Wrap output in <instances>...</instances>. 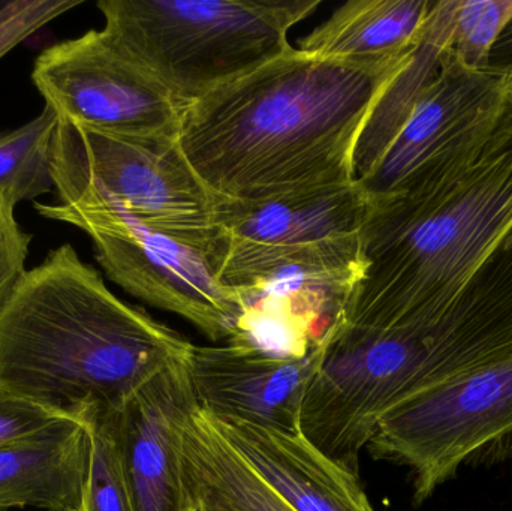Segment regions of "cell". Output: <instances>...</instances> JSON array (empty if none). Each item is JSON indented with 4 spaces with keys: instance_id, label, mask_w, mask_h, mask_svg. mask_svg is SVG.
<instances>
[{
    "instance_id": "obj_1",
    "label": "cell",
    "mask_w": 512,
    "mask_h": 511,
    "mask_svg": "<svg viewBox=\"0 0 512 511\" xmlns=\"http://www.w3.org/2000/svg\"><path fill=\"white\" fill-rule=\"evenodd\" d=\"M415 48L397 59L357 60L292 47L186 105L180 149L204 185L231 200L351 185L361 131Z\"/></svg>"
},
{
    "instance_id": "obj_2",
    "label": "cell",
    "mask_w": 512,
    "mask_h": 511,
    "mask_svg": "<svg viewBox=\"0 0 512 511\" xmlns=\"http://www.w3.org/2000/svg\"><path fill=\"white\" fill-rule=\"evenodd\" d=\"M192 345L120 300L66 243L24 273L0 315V392L80 422L122 408Z\"/></svg>"
},
{
    "instance_id": "obj_3",
    "label": "cell",
    "mask_w": 512,
    "mask_h": 511,
    "mask_svg": "<svg viewBox=\"0 0 512 511\" xmlns=\"http://www.w3.org/2000/svg\"><path fill=\"white\" fill-rule=\"evenodd\" d=\"M511 237L512 105L474 164L433 185L372 201L361 230L363 276L336 321L433 320Z\"/></svg>"
},
{
    "instance_id": "obj_4",
    "label": "cell",
    "mask_w": 512,
    "mask_h": 511,
    "mask_svg": "<svg viewBox=\"0 0 512 511\" xmlns=\"http://www.w3.org/2000/svg\"><path fill=\"white\" fill-rule=\"evenodd\" d=\"M321 0H102L104 33L183 107L291 50Z\"/></svg>"
},
{
    "instance_id": "obj_5",
    "label": "cell",
    "mask_w": 512,
    "mask_h": 511,
    "mask_svg": "<svg viewBox=\"0 0 512 511\" xmlns=\"http://www.w3.org/2000/svg\"><path fill=\"white\" fill-rule=\"evenodd\" d=\"M370 198L358 182L267 200L216 195L219 281L240 296L328 291L349 296L364 272Z\"/></svg>"
},
{
    "instance_id": "obj_6",
    "label": "cell",
    "mask_w": 512,
    "mask_h": 511,
    "mask_svg": "<svg viewBox=\"0 0 512 511\" xmlns=\"http://www.w3.org/2000/svg\"><path fill=\"white\" fill-rule=\"evenodd\" d=\"M51 173L60 204L101 194L159 233L218 263L222 237L216 195L204 185L177 138H123L59 119Z\"/></svg>"
},
{
    "instance_id": "obj_7",
    "label": "cell",
    "mask_w": 512,
    "mask_h": 511,
    "mask_svg": "<svg viewBox=\"0 0 512 511\" xmlns=\"http://www.w3.org/2000/svg\"><path fill=\"white\" fill-rule=\"evenodd\" d=\"M39 216L74 225L92 239L105 275L153 308L179 315L212 342H228L245 300L219 281L204 252L153 230L107 195L33 204Z\"/></svg>"
},
{
    "instance_id": "obj_8",
    "label": "cell",
    "mask_w": 512,
    "mask_h": 511,
    "mask_svg": "<svg viewBox=\"0 0 512 511\" xmlns=\"http://www.w3.org/2000/svg\"><path fill=\"white\" fill-rule=\"evenodd\" d=\"M367 449L375 461L408 468L417 504L460 465L512 456V357L397 405Z\"/></svg>"
},
{
    "instance_id": "obj_9",
    "label": "cell",
    "mask_w": 512,
    "mask_h": 511,
    "mask_svg": "<svg viewBox=\"0 0 512 511\" xmlns=\"http://www.w3.org/2000/svg\"><path fill=\"white\" fill-rule=\"evenodd\" d=\"M511 105V74L465 68L448 53L441 71L358 185L375 201L460 173L477 161Z\"/></svg>"
},
{
    "instance_id": "obj_10",
    "label": "cell",
    "mask_w": 512,
    "mask_h": 511,
    "mask_svg": "<svg viewBox=\"0 0 512 511\" xmlns=\"http://www.w3.org/2000/svg\"><path fill=\"white\" fill-rule=\"evenodd\" d=\"M32 80L59 119L123 138H179L185 107L104 30L41 51Z\"/></svg>"
},
{
    "instance_id": "obj_11",
    "label": "cell",
    "mask_w": 512,
    "mask_h": 511,
    "mask_svg": "<svg viewBox=\"0 0 512 511\" xmlns=\"http://www.w3.org/2000/svg\"><path fill=\"white\" fill-rule=\"evenodd\" d=\"M324 354V339L303 354H277L246 342L192 345L188 374L198 405L219 420L301 432L304 396Z\"/></svg>"
},
{
    "instance_id": "obj_12",
    "label": "cell",
    "mask_w": 512,
    "mask_h": 511,
    "mask_svg": "<svg viewBox=\"0 0 512 511\" xmlns=\"http://www.w3.org/2000/svg\"><path fill=\"white\" fill-rule=\"evenodd\" d=\"M188 357L135 390L116 411V434L134 511H200L180 455V425L198 405Z\"/></svg>"
},
{
    "instance_id": "obj_13",
    "label": "cell",
    "mask_w": 512,
    "mask_h": 511,
    "mask_svg": "<svg viewBox=\"0 0 512 511\" xmlns=\"http://www.w3.org/2000/svg\"><path fill=\"white\" fill-rule=\"evenodd\" d=\"M209 417L256 476L292 510L375 511L360 476L340 467L301 432L262 428L242 420H219L212 414Z\"/></svg>"
},
{
    "instance_id": "obj_14",
    "label": "cell",
    "mask_w": 512,
    "mask_h": 511,
    "mask_svg": "<svg viewBox=\"0 0 512 511\" xmlns=\"http://www.w3.org/2000/svg\"><path fill=\"white\" fill-rule=\"evenodd\" d=\"M84 423L60 420L0 447V510L81 511L89 473Z\"/></svg>"
},
{
    "instance_id": "obj_15",
    "label": "cell",
    "mask_w": 512,
    "mask_h": 511,
    "mask_svg": "<svg viewBox=\"0 0 512 511\" xmlns=\"http://www.w3.org/2000/svg\"><path fill=\"white\" fill-rule=\"evenodd\" d=\"M436 0H352L300 41L301 51L331 59L388 60L411 53Z\"/></svg>"
},
{
    "instance_id": "obj_16",
    "label": "cell",
    "mask_w": 512,
    "mask_h": 511,
    "mask_svg": "<svg viewBox=\"0 0 512 511\" xmlns=\"http://www.w3.org/2000/svg\"><path fill=\"white\" fill-rule=\"evenodd\" d=\"M180 455L198 503L218 511H294L240 458L195 405L180 425Z\"/></svg>"
},
{
    "instance_id": "obj_17",
    "label": "cell",
    "mask_w": 512,
    "mask_h": 511,
    "mask_svg": "<svg viewBox=\"0 0 512 511\" xmlns=\"http://www.w3.org/2000/svg\"><path fill=\"white\" fill-rule=\"evenodd\" d=\"M459 2L436 0L414 54L373 107L355 147V180L363 179L375 167L408 119L421 93L441 71L450 53L451 33Z\"/></svg>"
},
{
    "instance_id": "obj_18",
    "label": "cell",
    "mask_w": 512,
    "mask_h": 511,
    "mask_svg": "<svg viewBox=\"0 0 512 511\" xmlns=\"http://www.w3.org/2000/svg\"><path fill=\"white\" fill-rule=\"evenodd\" d=\"M57 123L56 111L45 105L30 122L0 132V192L15 204L53 191L51 144Z\"/></svg>"
},
{
    "instance_id": "obj_19",
    "label": "cell",
    "mask_w": 512,
    "mask_h": 511,
    "mask_svg": "<svg viewBox=\"0 0 512 511\" xmlns=\"http://www.w3.org/2000/svg\"><path fill=\"white\" fill-rule=\"evenodd\" d=\"M117 410H90L81 416L90 435L89 473L81 511H134L119 441Z\"/></svg>"
},
{
    "instance_id": "obj_20",
    "label": "cell",
    "mask_w": 512,
    "mask_h": 511,
    "mask_svg": "<svg viewBox=\"0 0 512 511\" xmlns=\"http://www.w3.org/2000/svg\"><path fill=\"white\" fill-rule=\"evenodd\" d=\"M511 17L512 0H460L450 56L465 68H489L490 51Z\"/></svg>"
},
{
    "instance_id": "obj_21",
    "label": "cell",
    "mask_w": 512,
    "mask_h": 511,
    "mask_svg": "<svg viewBox=\"0 0 512 511\" xmlns=\"http://www.w3.org/2000/svg\"><path fill=\"white\" fill-rule=\"evenodd\" d=\"M80 0H0V59Z\"/></svg>"
},
{
    "instance_id": "obj_22",
    "label": "cell",
    "mask_w": 512,
    "mask_h": 511,
    "mask_svg": "<svg viewBox=\"0 0 512 511\" xmlns=\"http://www.w3.org/2000/svg\"><path fill=\"white\" fill-rule=\"evenodd\" d=\"M17 204L0 192V315L12 293L27 272L32 234L27 233L15 218Z\"/></svg>"
},
{
    "instance_id": "obj_23",
    "label": "cell",
    "mask_w": 512,
    "mask_h": 511,
    "mask_svg": "<svg viewBox=\"0 0 512 511\" xmlns=\"http://www.w3.org/2000/svg\"><path fill=\"white\" fill-rule=\"evenodd\" d=\"M65 419L66 417L57 416L8 393L0 392V447L38 434Z\"/></svg>"
},
{
    "instance_id": "obj_24",
    "label": "cell",
    "mask_w": 512,
    "mask_h": 511,
    "mask_svg": "<svg viewBox=\"0 0 512 511\" xmlns=\"http://www.w3.org/2000/svg\"><path fill=\"white\" fill-rule=\"evenodd\" d=\"M512 75V17L496 39L489 56V68Z\"/></svg>"
},
{
    "instance_id": "obj_25",
    "label": "cell",
    "mask_w": 512,
    "mask_h": 511,
    "mask_svg": "<svg viewBox=\"0 0 512 511\" xmlns=\"http://www.w3.org/2000/svg\"><path fill=\"white\" fill-rule=\"evenodd\" d=\"M200 511H218V510H210L207 507H204L203 504H200Z\"/></svg>"
}]
</instances>
